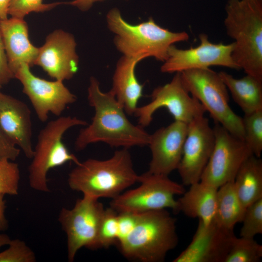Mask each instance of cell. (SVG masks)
<instances>
[{
    "mask_svg": "<svg viewBox=\"0 0 262 262\" xmlns=\"http://www.w3.org/2000/svg\"><path fill=\"white\" fill-rule=\"evenodd\" d=\"M214 146L200 181L217 188L235 177L244 161L253 155L246 144L215 122Z\"/></svg>",
    "mask_w": 262,
    "mask_h": 262,
    "instance_id": "11",
    "label": "cell"
},
{
    "mask_svg": "<svg viewBox=\"0 0 262 262\" xmlns=\"http://www.w3.org/2000/svg\"><path fill=\"white\" fill-rule=\"evenodd\" d=\"M235 237L233 229L213 219L208 225L199 221L191 242L173 262H225Z\"/></svg>",
    "mask_w": 262,
    "mask_h": 262,
    "instance_id": "15",
    "label": "cell"
},
{
    "mask_svg": "<svg viewBox=\"0 0 262 262\" xmlns=\"http://www.w3.org/2000/svg\"><path fill=\"white\" fill-rule=\"evenodd\" d=\"M11 240L10 237L7 234L0 233V248L8 245Z\"/></svg>",
    "mask_w": 262,
    "mask_h": 262,
    "instance_id": "38",
    "label": "cell"
},
{
    "mask_svg": "<svg viewBox=\"0 0 262 262\" xmlns=\"http://www.w3.org/2000/svg\"><path fill=\"white\" fill-rule=\"evenodd\" d=\"M199 45L194 48L180 49L174 45L168 51V57L161 67L163 73H173L184 71L220 66L239 70L233 61V42L224 44L211 42L208 35H199Z\"/></svg>",
    "mask_w": 262,
    "mask_h": 262,
    "instance_id": "12",
    "label": "cell"
},
{
    "mask_svg": "<svg viewBox=\"0 0 262 262\" xmlns=\"http://www.w3.org/2000/svg\"><path fill=\"white\" fill-rule=\"evenodd\" d=\"M262 258V246L254 238L235 236L225 262H257Z\"/></svg>",
    "mask_w": 262,
    "mask_h": 262,
    "instance_id": "25",
    "label": "cell"
},
{
    "mask_svg": "<svg viewBox=\"0 0 262 262\" xmlns=\"http://www.w3.org/2000/svg\"><path fill=\"white\" fill-rule=\"evenodd\" d=\"M14 78V76L8 66L0 28V82L2 85L5 84Z\"/></svg>",
    "mask_w": 262,
    "mask_h": 262,
    "instance_id": "34",
    "label": "cell"
},
{
    "mask_svg": "<svg viewBox=\"0 0 262 262\" xmlns=\"http://www.w3.org/2000/svg\"><path fill=\"white\" fill-rule=\"evenodd\" d=\"M9 0H0V20L7 18Z\"/></svg>",
    "mask_w": 262,
    "mask_h": 262,
    "instance_id": "37",
    "label": "cell"
},
{
    "mask_svg": "<svg viewBox=\"0 0 262 262\" xmlns=\"http://www.w3.org/2000/svg\"><path fill=\"white\" fill-rule=\"evenodd\" d=\"M23 86L38 119L46 122L49 113L60 116L66 107L77 100L61 81H49L35 76L30 67L23 64L14 74Z\"/></svg>",
    "mask_w": 262,
    "mask_h": 262,
    "instance_id": "13",
    "label": "cell"
},
{
    "mask_svg": "<svg viewBox=\"0 0 262 262\" xmlns=\"http://www.w3.org/2000/svg\"><path fill=\"white\" fill-rule=\"evenodd\" d=\"M237 195L246 208L262 198V161L254 155L249 156L239 169L234 179Z\"/></svg>",
    "mask_w": 262,
    "mask_h": 262,
    "instance_id": "23",
    "label": "cell"
},
{
    "mask_svg": "<svg viewBox=\"0 0 262 262\" xmlns=\"http://www.w3.org/2000/svg\"><path fill=\"white\" fill-rule=\"evenodd\" d=\"M178 242L176 220L163 209L140 213L135 228L117 246L127 259L161 262Z\"/></svg>",
    "mask_w": 262,
    "mask_h": 262,
    "instance_id": "5",
    "label": "cell"
},
{
    "mask_svg": "<svg viewBox=\"0 0 262 262\" xmlns=\"http://www.w3.org/2000/svg\"><path fill=\"white\" fill-rule=\"evenodd\" d=\"M145 58L123 55L117 63L113 76L110 90L129 115H133L143 96V85L138 81L135 70L137 64Z\"/></svg>",
    "mask_w": 262,
    "mask_h": 262,
    "instance_id": "20",
    "label": "cell"
},
{
    "mask_svg": "<svg viewBox=\"0 0 262 262\" xmlns=\"http://www.w3.org/2000/svg\"><path fill=\"white\" fill-rule=\"evenodd\" d=\"M139 177L128 148H121L106 160L80 162L69 173L67 182L71 189L83 196L112 199L138 182Z\"/></svg>",
    "mask_w": 262,
    "mask_h": 262,
    "instance_id": "2",
    "label": "cell"
},
{
    "mask_svg": "<svg viewBox=\"0 0 262 262\" xmlns=\"http://www.w3.org/2000/svg\"><path fill=\"white\" fill-rule=\"evenodd\" d=\"M4 196L0 194V233L7 229L8 227V222L5 215L6 205Z\"/></svg>",
    "mask_w": 262,
    "mask_h": 262,
    "instance_id": "36",
    "label": "cell"
},
{
    "mask_svg": "<svg viewBox=\"0 0 262 262\" xmlns=\"http://www.w3.org/2000/svg\"><path fill=\"white\" fill-rule=\"evenodd\" d=\"M224 21L239 69L262 80V0H228Z\"/></svg>",
    "mask_w": 262,
    "mask_h": 262,
    "instance_id": "3",
    "label": "cell"
},
{
    "mask_svg": "<svg viewBox=\"0 0 262 262\" xmlns=\"http://www.w3.org/2000/svg\"><path fill=\"white\" fill-rule=\"evenodd\" d=\"M189 186L177 200L176 212H181L208 225L214 217L218 188L201 181Z\"/></svg>",
    "mask_w": 262,
    "mask_h": 262,
    "instance_id": "21",
    "label": "cell"
},
{
    "mask_svg": "<svg viewBox=\"0 0 262 262\" xmlns=\"http://www.w3.org/2000/svg\"><path fill=\"white\" fill-rule=\"evenodd\" d=\"M76 45L72 34L56 30L47 36L44 44L39 48L35 65L55 80H69L78 69Z\"/></svg>",
    "mask_w": 262,
    "mask_h": 262,
    "instance_id": "16",
    "label": "cell"
},
{
    "mask_svg": "<svg viewBox=\"0 0 262 262\" xmlns=\"http://www.w3.org/2000/svg\"><path fill=\"white\" fill-rule=\"evenodd\" d=\"M180 73L186 89L202 104L214 122L244 141L242 117L235 114L230 107L228 90L219 73L210 68Z\"/></svg>",
    "mask_w": 262,
    "mask_h": 262,
    "instance_id": "7",
    "label": "cell"
},
{
    "mask_svg": "<svg viewBox=\"0 0 262 262\" xmlns=\"http://www.w3.org/2000/svg\"><path fill=\"white\" fill-rule=\"evenodd\" d=\"M118 236L117 212L111 207L105 209L100 224L98 248H108L116 245Z\"/></svg>",
    "mask_w": 262,
    "mask_h": 262,
    "instance_id": "27",
    "label": "cell"
},
{
    "mask_svg": "<svg viewBox=\"0 0 262 262\" xmlns=\"http://www.w3.org/2000/svg\"><path fill=\"white\" fill-rule=\"evenodd\" d=\"M151 99L148 103L137 107L133 114L137 118L138 125L143 128L150 124L154 113L162 107L167 109L175 120L187 124L204 115L206 112L185 87L180 72L175 73L169 82L155 88Z\"/></svg>",
    "mask_w": 262,
    "mask_h": 262,
    "instance_id": "10",
    "label": "cell"
},
{
    "mask_svg": "<svg viewBox=\"0 0 262 262\" xmlns=\"http://www.w3.org/2000/svg\"><path fill=\"white\" fill-rule=\"evenodd\" d=\"M8 247L0 252V262H34L36 257L33 250L21 240H11Z\"/></svg>",
    "mask_w": 262,
    "mask_h": 262,
    "instance_id": "31",
    "label": "cell"
},
{
    "mask_svg": "<svg viewBox=\"0 0 262 262\" xmlns=\"http://www.w3.org/2000/svg\"><path fill=\"white\" fill-rule=\"evenodd\" d=\"M88 123L76 116H60L49 121L38 135L32 161L29 166V182L35 190L49 192L47 175L49 171L72 161L80 163L77 157L71 153L62 141L65 133L77 126Z\"/></svg>",
    "mask_w": 262,
    "mask_h": 262,
    "instance_id": "6",
    "label": "cell"
},
{
    "mask_svg": "<svg viewBox=\"0 0 262 262\" xmlns=\"http://www.w3.org/2000/svg\"><path fill=\"white\" fill-rule=\"evenodd\" d=\"M64 2L44 3L43 0H9L8 15L11 17L24 18L32 12H43Z\"/></svg>",
    "mask_w": 262,
    "mask_h": 262,
    "instance_id": "30",
    "label": "cell"
},
{
    "mask_svg": "<svg viewBox=\"0 0 262 262\" xmlns=\"http://www.w3.org/2000/svg\"><path fill=\"white\" fill-rule=\"evenodd\" d=\"M0 28L8 66L14 76L22 64L34 65L39 48L31 43L24 19L11 17L0 20Z\"/></svg>",
    "mask_w": 262,
    "mask_h": 262,
    "instance_id": "19",
    "label": "cell"
},
{
    "mask_svg": "<svg viewBox=\"0 0 262 262\" xmlns=\"http://www.w3.org/2000/svg\"><path fill=\"white\" fill-rule=\"evenodd\" d=\"M1 86H2V84L0 82V89L1 87Z\"/></svg>",
    "mask_w": 262,
    "mask_h": 262,
    "instance_id": "39",
    "label": "cell"
},
{
    "mask_svg": "<svg viewBox=\"0 0 262 262\" xmlns=\"http://www.w3.org/2000/svg\"><path fill=\"white\" fill-rule=\"evenodd\" d=\"M240 237L254 238L262 233V198L252 203L246 208L241 222Z\"/></svg>",
    "mask_w": 262,
    "mask_h": 262,
    "instance_id": "28",
    "label": "cell"
},
{
    "mask_svg": "<svg viewBox=\"0 0 262 262\" xmlns=\"http://www.w3.org/2000/svg\"><path fill=\"white\" fill-rule=\"evenodd\" d=\"M188 124L175 120L150 134L151 159L147 172L168 176L177 170L181 158Z\"/></svg>",
    "mask_w": 262,
    "mask_h": 262,
    "instance_id": "17",
    "label": "cell"
},
{
    "mask_svg": "<svg viewBox=\"0 0 262 262\" xmlns=\"http://www.w3.org/2000/svg\"><path fill=\"white\" fill-rule=\"evenodd\" d=\"M0 127L28 159L33 157L31 111L23 101L0 91Z\"/></svg>",
    "mask_w": 262,
    "mask_h": 262,
    "instance_id": "18",
    "label": "cell"
},
{
    "mask_svg": "<svg viewBox=\"0 0 262 262\" xmlns=\"http://www.w3.org/2000/svg\"><path fill=\"white\" fill-rule=\"evenodd\" d=\"M106 21L109 29L115 34L114 42L116 49L125 56L152 57L164 62L172 45L189 39L187 32L170 31L157 24L152 17L137 24H130L117 8L109 11Z\"/></svg>",
    "mask_w": 262,
    "mask_h": 262,
    "instance_id": "4",
    "label": "cell"
},
{
    "mask_svg": "<svg viewBox=\"0 0 262 262\" xmlns=\"http://www.w3.org/2000/svg\"><path fill=\"white\" fill-rule=\"evenodd\" d=\"M140 185L122 192L112 199L110 207L117 212L143 213L171 209L176 212L175 196L185 191L184 185L171 180L168 176L146 172L140 175Z\"/></svg>",
    "mask_w": 262,
    "mask_h": 262,
    "instance_id": "8",
    "label": "cell"
},
{
    "mask_svg": "<svg viewBox=\"0 0 262 262\" xmlns=\"http://www.w3.org/2000/svg\"><path fill=\"white\" fill-rule=\"evenodd\" d=\"M218 73L244 114L262 109V80L247 74L236 79L225 71Z\"/></svg>",
    "mask_w": 262,
    "mask_h": 262,
    "instance_id": "22",
    "label": "cell"
},
{
    "mask_svg": "<svg viewBox=\"0 0 262 262\" xmlns=\"http://www.w3.org/2000/svg\"><path fill=\"white\" fill-rule=\"evenodd\" d=\"M19 180L18 164L7 159H0V194L17 195Z\"/></svg>",
    "mask_w": 262,
    "mask_h": 262,
    "instance_id": "29",
    "label": "cell"
},
{
    "mask_svg": "<svg viewBox=\"0 0 262 262\" xmlns=\"http://www.w3.org/2000/svg\"><path fill=\"white\" fill-rule=\"evenodd\" d=\"M103 0H73L65 3L75 6L81 11H86L88 10L95 2Z\"/></svg>",
    "mask_w": 262,
    "mask_h": 262,
    "instance_id": "35",
    "label": "cell"
},
{
    "mask_svg": "<svg viewBox=\"0 0 262 262\" xmlns=\"http://www.w3.org/2000/svg\"><path fill=\"white\" fill-rule=\"evenodd\" d=\"M215 143L213 128L204 115L188 124L182 154L177 170L183 185L198 182Z\"/></svg>",
    "mask_w": 262,
    "mask_h": 262,
    "instance_id": "14",
    "label": "cell"
},
{
    "mask_svg": "<svg viewBox=\"0 0 262 262\" xmlns=\"http://www.w3.org/2000/svg\"><path fill=\"white\" fill-rule=\"evenodd\" d=\"M140 213L131 212H117L118 236L116 245H118L129 235L136 226Z\"/></svg>",
    "mask_w": 262,
    "mask_h": 262,
    "instance_id": "32",
    "label": "cell"
},
{
    "mask_svg": "<svg viewBox=\"0 0 262 262\" xmlns=\"http://www.w3.org/2000/svg\"><path fill=\"white\" fill-rule=\"evenodd\" d=\"M89 104L94 115L90 124L82 129L74 142L76 151L89 145L103 142L111 147L129 148L148 145L150 134L144 128L132 124L111 90L102 92L99 83L91 77L87 89Z\"/></svg>",
    "mask_w": 262,
    "mask_h": 262,
    "instance_id": "1",
    "label": "cell"
},
{
    "mask_svg": "<svg viewBox=\"0 0 262 262\" xmlns=\"http://www.w3.org/2000/svg\"><path fill=\"white\" fill-rule=\"evenodd\" d=\"M105 209L98 199L83 196L72 209L61 210L58 221L66 235L69 262L74 261L83 247L98 248V230Z\"/></svg>",
    "mask_w": 262,
    "mask_h": 262,
    "instance_id": "9",
    "label": "cell"
},
{
    "mask_svg": "<svg viewBox=\"0 0 262 262\" xmlns=\"http://www.w3.org/2000/svg\"><path fill=\"white\" fill-rule=\"evenodd\" d=\"M233 180L218 188L213 219L219 225L230 229H234L236 224L242 222L246 210L237 195Z\"/></svg>",
    "mask_w": 262,
    "mask_h": 262,
    "instance_id": "24",
    "label": "cell"
},
{
    "mask_svg": "<svg viewBox=\"0 0 262 262\" xmlns=\"http://www.w3.org/2000/svg\"><path fill=\"white\" fill-rule=\"evenodd\" d=\"M20 152V149L9 140L0 127V159L15 161Z\"/></svg>",
    "mask_w": 262,
    "mask_h": 262,
    "instance_id": "33",
    "label": "cell"
},
{
    "mask_svg": "<svg viewBox=\"0 0 262 262\" xmlns=\"http://www.w3.org/2000/svg\"><path fill=\"white\" fill-rule=\"evenodd\" d=\"M242 121L244 141L253 155L260 157L262 151V109L244 114Z\"/></svg>",
    "mask_w": 262,
    "mask_h": 262,
    "instance_id": "26",
    "label": "cell"
}]
</instances>
